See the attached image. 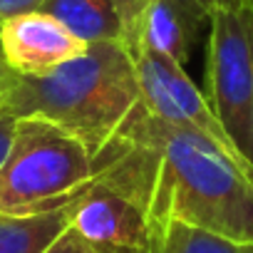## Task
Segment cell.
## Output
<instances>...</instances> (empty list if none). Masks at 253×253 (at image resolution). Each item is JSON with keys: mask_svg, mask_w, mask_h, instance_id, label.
<instances>
[{"mask_svg": "<svg viewBox=\"0 0 253 253\" xmlns=\"http://www.w3.org/2000/svg\"><path fill=\"white\" fill-rule=\"evenodd\" d=\"M94 181L144 211L154 243L171 221L253 241V179L206 137L162 122L142 102L94 154Z\"/></svg>", "mask_w": 253, "mask_h": 253, "instance_id": "1", "label": "cell"}, {"mask_svg": "<svg viewBox=\"0 0 253 253\" xmlns=\"http://www.w3.org/2000/svg\"><path fill=\"white\" fill-rule=\"evenodd\" d=\"M139 102L129 50L119 42H94L80 57L45 75L13 72L0 112L18 119H47L80 139L94 157Z\"/></svg>", "mask_w": 253, "mask_h": 253, "instance_id": "2", "label": "cell"}, {"mask_svg": "<svg viewBox=\"0 0 253 253\" xmlns=\"http://www.w3.org/2000/svg\"><path fill=\"white\" fill-rule=\"evenodd\" d=\"M92 181L94 157L80 139L47 119H18L0 167V211L33 216L65 209Z\"/></svg>", "mask_w": 253, "mask_h": 253, "instance_id": "3", "label": "cell"}, {"mask_svg": "<svg viewBox=\"0 0 253 253\" xmlns=\"http://www.w3.org/2000/svg\"><path fill=\"white\" fill-rule=\"evenodd\" d=\"M204 94L253 167V10L246 5L211 10Z\"/></svg>", "mask_w": 253, "mask_h": 253, "instance_id": "4", "label": "cell"}, {"mask_svg": "<svg viewBox=\"0 0 253 253\" xmlns=\"http://www.w3.org/2000/svg\"><path fill=\"white\" fill-rule=\"evenodd\" d=\"M132 60L137 70L142 104L154 117H159L167 124L206 137L253 179V167L241 157V152L226 134L223 124L213 114L206 94L194 84V80L186 75V70L179 62L154 50H137L132 52Z\"/></svg>", "mask_w": 253, "mask_h": 253, "instance_id": "5", "label": "cell"}, {"mask_svg": "<svg viewBox=\"0 0 253 253\" xmlns=\"http://www.w3.org/2000/svg\"><path fill=\"white\" fill-rule=\"evenodd\" d=\"M70 226L99 253H154V233L144 211L99 181L70 204Z\"/></svg>", "mask_w": 253, "mask_h": 253, "instance_id": "6", "label": "cell"}, {"mask_svg": "<svg viewBox=\"0 0 253 253\" xmlns=\"http://www.w3.org/2000/svg\"><path fill=\"white\" fill-rule=\"evenodd\" d=\"M87 50L60 20L42 10L13 15L0 23V52L15 75H45Z\"/></svg>", "mask_w": 253, "mask_h": 253, "instance_id": "7", "label": "cell"}, {"mask_svg": "<svg viewBox=\"0 0 253 253\" xmlns=\"http://www.w3.org/2000/svg\"><path fill=\"white\" fill-rule=\"evenodd\" d=\"M209 23L211 10L204 0H147L126 30L124 47L129 55L137 50H154L184 67Z\"/></svg>", "mask_w": 253, "mask_h": 253, "instance_id": "8", "label": "cell"}, {"mask_svg": "<svg viewBox=\"0 0 253 253\" xmlns=\"http://www.w3.org/2000/svg\"><path fill=\"white\" fill-rule=\"evenodd\" d=\"M42 13L60 20L82 42L126 45L124 18L114 0H42Z\"/></svg>", "mask_w": 253, "mask_h": 253, "instance_id": "9", "label": "cell"}, {"mask_svg": "<svg viewBox=\"0 0 253 253\" xmlns=\"http://www.w3.org/2000/svg\"><path fill=\"white\" fill-rule=\"evenodd\" d=\"M70 226V206L15 216L0 211V253H42Z\"/></svg>", "mask_w": 253, "mask_h": 253, "instance_id": "10", "label": "cell"}, {"mask_svg": "<svg viewBox=\"0 0 253 253\" xmlns=\"http://www.w3.org/2000/svg\"><path fill=\"white\" fill-rule=\"evenodd\" d=\"M154 253H253V241H238L199 226L171 221L157 236Z\"/></svg>", "mask_w": 253, "mask_h": 253, "instance_id": "11", "label": "cell"}, {"mask_svg": "<svg viewBox=\"0 0 253 253\" xmlns=\"http://www.w3.org/2000/svg\"><path fill=\"white\" fill-rule=\"evenodd\" d=\"M40 5H42V0H0V23L13 15L40 10Z\"/></svg>", "mask_w": 253, "mask_h": 253, "instance_id": "12", "label": "cell"}, {"mask_svg": "<svg viewBox=\"0 0 253 253\" xmlns=\"http://www.w3.org/2000/svg\"><path fill=\"white\" fill-rule=\"evenodd\" d=\"M15 124H18V117L0 112V167H3V162L10 152V144L15 137Z\"/></svg>", "mask_w": 253, "mask_h": 253, "instance_id": "13", "label": "cell"}, {"mask_svg": "<svg viewBox=\"0 0 253 253\" xmlns=\"http://www.w3.org/2000/svg\"><path fill=\"white\" fill-rule=\"evenodd\" d=\"M114 3H117V8H119V13L124 18V28L129 30L134 18L139 15V10H142V5L147 3V0H114Z\"/></svg>", "mask_w": 253, "mask_h": 253, "instance_id": "14", "label": "cell"}, {"mask_svg": "<svg viewBox=\"0 0 253 253\" xmlns=\"http://www.w3.org/2000/svg\"><path fill=\"white\" fill-rule=\"evenodd\" d=\"M209 5V10H216V8H243V0H204Z\"/></svg>", "mask_w": 253, "mask_h": 253, "instance_id": "15", "label": "cell"}, {"mask_svg": "<svg viewBox=\"0 0 253 253\" xmlns=\"http://www.w3.org/2000/svg\"><path fill=\"white\" fill-rule=\"evenodd\" d=\"M243 5H246L248 10H253V0H243Z\"/></svg>", "mask_w": 253, "mask_h": 253, "instance_id": "16", "label": "cell"}]
</instances>
